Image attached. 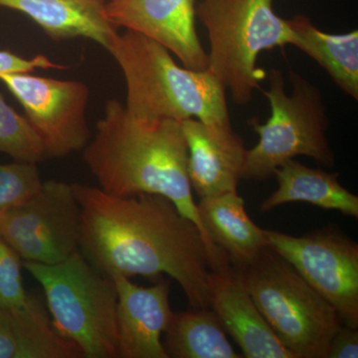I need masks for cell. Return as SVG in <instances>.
Returning a JSON list of instances; mask_svg holds the SVG:
<instances>
[{"label": "cell", "mask_w": 358, "mask_h": 358, "mask_svg": "<svg viewBox=\"0 0 358 358\" xmlns=\"http://www.w3.org/2000/svg\"><path fill=\"white\" fill-rule=\"evenodd\" d=\"M102 1L106 2L108 1V0H102Z\"/></svg>", "instance_id": "cell-26"}, {"label": "cell", "mask_w": 358, "mask_h": 358, "mask_svg": "<svg viewBox=\"0 0 358 358\" xmlns=\"http://www.w3.org/2000/svg\"><path fill=\"white\" fill-rule=\"evenodd\" d=\"M196 206L205 231L232 267L248 265L267 248L264 229L249 217L237 192L201 199Z\"/></svg>", "instance_id": "cell-17"}, {"label": "cell", "mask_w": 358, "mask_h": 358, "mask_svg": "<svg viewBox=\"0 0 358 358\" xmlns=\"http://www.w3.org/2000/svg\"><path fill=\"white\" fill-rule=\"evenodd\" d=\"M112 279L117 293L119 357L169 358L162 338L174 317L171 282L160 277L154 286L145 288L124 275Z\"/></svg>", "instance_id": "cell-12"}, {"label": "cell", "mask_w": 358, "mask_h": 358, "mask_svg": "<svg viewBox=\"0 0 358 358\" xmlns=\"http://www.w3.org/2000/svg\"><path fill=\"white\" fill-rule=\"evenodd\" d=\"M291 95L281 70L268 73V91H263L271 107L265 124L248 122L259 136L258 143L247 150L241 179L265 181L282 164L296 157H308L320 166L333 169L336 155L327 140L329 120L322 92L300 73L289 71Z\"/></svg>", "instance_id": "cell-5"}, {"label": "cell", "mask_w": 358, "mask_h": 358, "mask_svg": "<svg viewBox=\"0 0 358 358\" xmlns=\"http://www.w3.org/2000/svg\"><path fill=\"white\" fill-rule=\"evenodd\" d=\"M22 260L18 254L0 237V308L17 310L27 301L23 286Z\"/></svg>", "instance_id": "cell-23"}, {"label": "cell", "mask_w": 358, "mask_h": 358, "mask_svg": "<svg viewBox=\"0 0 358 358\" xmlns=\"http://www.w3.org/2000/svg\"><path fill=\"white\" fill-rule=\"evenodd\" d=\"M0 6L25 14L56 41L84 37L108 50L117 33L102 0H0Z\"/></svg>", "instance_id": "cell-16"}, {"label": "cell", "mask_w": 358, "mask_h": 358, "mask_svg": "<svg viewBox=\"0 0 358 358\" xmlns=\"http://www.w3.org/2000/svg\"><path fill=\"white\" fill-rule=\"evenodd\" d=\"M31 73H3L0 81L24 110L26 119L43 143L47 159L84 150L90 141L87 85Z\"/></svg>", "instance_id": "cell-10"}, {"label": "cell", "mask_w": 358, "mask_h": 358, "mask_svg": "<svg viewBox=\"0 0 358 358\" xmlns=\"http://www.w3.org/2000/svg\"><path fill=\"white\" fill-rule=\"evenodd\" d=\"M287 21L291 30L289 45L315 60L345 95L357 101V29L339 34L322 31L305 14Z\"/></svg>", "instance_id": "cell-19"}, {"label": "cell", "mask_w": 358, "mask_h": 358, "mask_svg": "<svg viewBox=\"0 0 358 358\" xmlns=\"http://www.w3.org/2000/svg\"><path fill=\"white\" fill-rule=\"evenodd\" d=\"M108 51L122 71L126 108L141 119H196L229 126L226 88L208 69L179 66L159 42L126 30L115 34Z\"/></svg>", "instance_id": "cell-3"}, {"label": "cell", "mask_w": 358, "mask_h": 358, "mask_svg": "<svg viewBox=\"0 0 358 358\" xmlns=\"http://www.w3.org/2000/svg\"><path fill=\"white\" fill-rule=\"evenodd\" d=\"M0 358H83V355L54 329L46 303L29 294L22 308H0Z\"/></svg>", "instance_id": "cell-15"}, {"label": "cell", "mask_w": 358, "mask_h": 358, "mask_svg": "<svg viewBox=\"0 0 358 358\" xmlns=\"http://www.w3.org/2000/svg\"><path fill=\"white\" fill-rule=\"evenodd\" d=\"M43 181L36 164H0V212L20 205L38 192Z\"/></svg>", "instance_id": "cell-22"}, {"label": "cell", "mask_w": 358, "mask_h": 358, "mask_svg": "<svg viewBox=\"0 0 358 358\" xmlns=\"http://www.w3.org/2000/svg\"><path fill=\"white\" fill-rule=\"evenodd\" d=\"M0 152L15 162L35 164L47 159L43 143L31 124L0 94Z\"/></svg>", "instance_id": "cell-21"}, {"label": "cell", "mask_w": 358, "mask_h": 358, "mask_svg": "<svg viewBox=\"0 0 358 358\" xmlns=\"http://www.w3.org/2000/svg\"><path fill=\"white\" fill-rule=\"evenodd\" d=\"M209 308L236 341L246 358H296L275 336L232 266L211 271Z\"/></svg>", "instance_id": "cell-14"}, {"label": "cell", "mask_w": 358, "mask_h": 358, "mask_svg": "<svg viewBox=\"0 0 358 358\" xmlns=\"http://www.w3.org/2000/svg\"><path fill=\"white\" fill-rule=\"evenodd\" d=\"M232 268L285 348L296 358H327L343 320L291 264L268 246L253 262Z\"/></svg>", "instance_id": "cell-6"}, {"label": "cell", "mask_w": 358, "mask_h": 358, "mask_svg": "<svg viewBox=\"0 0 358 358\" xmlns=\"http://www.w3.org/2000/svg\"><path fill=\"white\" fill-rule=\"evenodd\" d=\"M195 11L208 35L207 69L234 103L248 105L266 77L257 66L261 53L291 43L288 21L275 13L273 0H200Z\"/></svg>", "instance_id": "cell-4"}, {"label": "cell", "mask_w": 358, "mask_h": 358, "mask_svg": "<svg viewBox=\"0 0 358 358\" xmlns=\"http://www.w3.org/2000/svg\"><path fill=\"white\" fill-rule=\"evenodd\" d=\"M279 187L260 206L265 213L288 203L303 202L358 218V197L339 182L338 173L312 169L289 160L275 171Z\"/></svg>", "instance_id": "cell-18"}, {"label": "cell", "mask_w": 358, "mask_h": 358, "mask_svg": "<svg viewBox=\"0 0 358 358\" xmlns=\"http://www.w3.org/2000/svg\"><path fill=\"white\" fill-rule=\"evenodd\" d=\"M162 341L169 358H241L210 308L174 313Z\"/></svg>", "instance_id": "cell-20"}, {"label": "cell", "mask_w": 358, "mask_h": 358, "mask_svg": "<svg viewBox=\"0 0 358 358\" xmlns=\"http://www.w3.org/2000/svg\"><path fill=\"white\" fill-rule=\"evenodd\" d=\"M72 187L81 209L80 251L94 267L110 278L169 275L190 307L209 308L203 237L171 200L150 193L117 197L80 183Z\"/></svg>", "instance_id": "cell-1"}, {"label": "cell", "mask_w": 358, "mask_h": 358, "mask_svg": "<svg viewBox=\"0 0 358 358\" xmlns=\"http://www.w3.org/2000/svg\"><path fill=\"white\" fill-rule=\"evenodd\" d=\"M41 285L52 324L83 358H119L117 293L81 251L57 264L22 262Z\"/></svg>", "instance_id": "cell-7"}, {"label": "cell", "mask_w": 358, "mask_h": 358, "mask_svg": "<svg viewBox=\"0 0 358 358\" xmlns=\"http://www.w3.org/2000/svg\"><path fill=\"white\" fill-rule=\"evenodd\" d=\"M81 209L72 185L43 181L38 192L0 212V237L22 262L57 264L80 251Z\"/></svg>", "instance_id": "cell-8"}, {"label": "cell", "mask_w": 358, "mask_h": 358, "mask_svg": "<svg viewBox=\"0 0 358 358\" xmlns=\"http://www.w3.org/2000/svg\"><path fill=\"white\" fill-rule=\"evenodd\" d=\"M44 55L33 58L21 57L7 50H0V74L3 73L34 72L37 69H65Z\"/></svg>", "instance_id": "cell-24"}, {"label": "cell", "mask_w": 358, "mask_h": 358, "mask_svg": "<svg viewBox=\"0 0 358 358\" xmlns=\"http://www.w3.org/2000/svg\"><path fill=\"white\" fill-rule=\"evenodd\" d=\"M195 0H108L106 17L114 27L159 42L188 69L208 68V55L195 26Z\"/></svg>", "instance_id": "cell-11"}, {"label": "cell", "mask_w": 358, "mask_h": 358, "mask_svg": "<svg viewBox=\"0 0 358 358\" xmlns=\"http://www.w3.org/2000/svg\"><path fill=\"white\" fill-rule=\"evenodd\" d=\"M84 160L101 189L117 197L141 193L171 200L196 224L203 237L211 271L231 267L200 220L188 178V148L181 122L141 119L119 101L106 103L96 134L84 148Z\"/></svg>", "instance_id": "cell-2"}, {"label": "cell", "mask_w": 358, "mask_h": 358, "mask_svg": "<svg viewBox=\"0 0 358 358\" xmlns=\"http://www.w3.org/2000/svg\"><path fill=\"white\" fill-rule=\"evenodd\" d=\"M188 148V178L200 199L237 192L247 148L229 126L181 122Z\"/></svg>", "instance_id": "cell-13"}, {"label": "cell", "mask_w": 358, "mask_h": 358, "mask_svg": "<svg viewBox=\"0 0 358 358\" xmlns=\"http://www.w3.org/2000/svg\"><path fill=\"white\" fill-rule=\"evenodd\" d=\"M268 246L331 303L345 326L358 329V244L329 224L303 236L265 230Z\"/></svg>", "instance_id": "cell-9"}, {"label": "cell", "mask_w": 358, "mask_h": 358, "mask_svg": "<svg viewBox=\"0 0 358 358\" xmlns=\"http://www.w3.org/2000/svg\"><path fill=\"white\" fill-rule=\"evenodd\" d=\"M358 329L343 324L334 334L327 358H357Z\"/></svg>", "instance_id": "cell-25"}]
</instances>
